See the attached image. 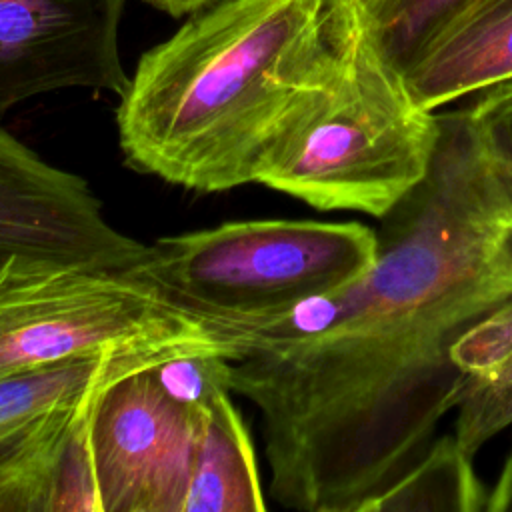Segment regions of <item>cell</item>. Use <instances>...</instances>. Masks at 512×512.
Returning <instances> with one entry per match:
<instances>
[{
  "instance_id": "obj_1",
  "label": "cell",
  "mask_w": 512,
  "mask_h": 512,
  "mask_svg": "<svg viewBox=\"0 0 512 512\" xmlns=\"http://www.w3.org/2000/svg\"><path fill=\"white\" fill-rule=\"evenodd\" d=\"M438 118L426 178L378 218L374 262L232 340L230 388L262 416L284 508L366 512L456 408L452 346L512 300V164L466 108Z\"/></svg>"
},
{
  "instance_id": "obj_2",
  "label": "cell",
  "mask_w": 512,
  "mask_h": 512,
  "mask_svg": "<svg viewBox=\"0 0 512 512\" xmlns=\"http://www.w3.org/2000/svg\"><path fill=\"white\" fill-rule=\"evenodd\" d=\"M338 64L330 0H212L138 60L116 108L124 162L194 192L252 184Z\"/></svg>"
},
{
  "instance_id": "obj_3",
  "label": "cell",
  "mask_w": 512,
  "mask_h": 512,
  "mask_svg": "<svg viewBox=\"0 0 512 512\" xmlns=\"http://www.w3.org/2000/svg\"><path fill=\"white\" fill-rule=\"evenodd\" d=\"M340 64L296 114L258 184L316 210L388 214L428 174L438 112L422 108L352 0H330Z\"/></svg>"
},
{
  "instance_id": "obj_4",
  "label": "cell",
  "mask_w": 512,
  "mask_h": 512,
  "mask_svg": "<svg viewBox=\"0 0 512 512\" xmlns=\"http://www.w3.org/2000/svg\"><path fill=\"white\" fill-rule=\"evenodd\" d=\"M376 248V230L360 222L240 220L158 238L126 274L222 336L338 290Z\"/></svg>"
},
{
  "instance_id": "obj_5",
  "label": "cell",
  "mask_w": 512,
  "mask_h": 512,
  "mask_svg": "<svg viewBox=\"0 0 512 512\" xmlns=\"http://www.w3.org/2000/svg\"><path fill=\"white\" fill-rule=\"evenodd\" d=\"M228 350L206 322L114 270H0V378L114 350Z\"/></svg>"
},
{
  "instance_id": "obj_6",
  "label": "cell",
  "mask_w": 512,
  "mask_h": 512,
  "mask_svg": "<svg viewBox=\"0 0 512 512\" xmlns=\"http://www.w3.org/2000/svg\"><path fill=\"white\" fill-rule=\"evenodd\" d=\"M198 430L200 406L168 394L152 368L104 386L82 432L96 512H184Z\"/></svg>"
},
{
  "instance_id": "obj_7",
  "label": "cell",
  "mask_w": 512,
  "mask_h": 512,
  "mask_svg": "<svg viewBox=\"0 0 512 512\" xmlns=\"http://www.w3.org/2000/svg\"><path fill=\"white\" fill-rule=\"evenodd\" d=\"M146 244L116 230L80 176L56 168L0 128V270L128 272Z\"/></svg>"
},
{
  "instance_id": "obj_8",
  "label": "cell",
  "mask_w": 512,
  "mask_h": 512,
  "mask_svg": "<svg viewBox=\"0 0 512 512\" xmlns=\"http://www.w3.org/2000/svg\"><path fill=\"white\" fill-rule=\"evenodd\" d=\"M126 0H0V120L20 102L66 88L122 96Z\"/></svg>"
},
{
  "instance_id": "obj_9",
  "label": "cell",
  "mask_w": 512,
  "mask_h": 512,
  "mask_svg": "<svg viewBox=\"0 0 512 512\" xmlns=\"http://www.w3.org/2000/svg\"><path fill=\"white\" fill-rule=\"evenodd\" d=\"M402 76L430 112L512 80V0H486L456 18L418 50Z\"/></svg>"
},
{
  "instance_id": "obj_10",
  "label": "cell",
  "mask_w": 512,
  "mask_h": 512,
  "mask_svg": "<svg viewBox=\"0 0 512 512\" xmlns=\"http://www.w3.org/2000/svg\"><path fill=\"white\" fill-rule=\"evenodd\" d=\"M184 354L192 352L158 348L82 354L0 378V438L52 412L90 402L104 386L128 372Z\"/></svg>"
},
{
  "instance_id": "obj_11",
  "label": "cell",
  "mask_w": 512,
  "mask_h": 512,
  "mask_svg": "<svg viewBox=\"0 0 512 512\" xmlns=\"http://www.w3.org/2000/svg\"><path fill=\"white\" fill-rule=\"evenodd\" d=\"M266 508L246 424L230 392H218L200 406L184 512H262Z\"/></svg>"
},
{
  "instance_id": "obj_12",
  "label": "cell",
  "mask_w": 512,
  "mask_h": 512,
  "mask_svg": "<svg viewBox=\"0 0 512 512\" xmlns=\"http://www.w3.org/2000/svg\"><path fill=\"white\" fill-rule=\"evenodd\" d=\"M452 362L466 376L454 408V434L476 456L512 424V300L458 338Z\"/></svg>"
},
{
  "instance_id": "obj_13",
  "label": "cell",
  "mask_w": 512,
  "mask_h": 512,
  "mask_svg": "<svg viewBox=\"0 0 512 512\" xmlns=\"http://www.w3.org/2000/svg\"><path fill=\"white\" fill-rule=\"evenodd\" d=\"M92 400L0 438V512H56L64 464Z\"/></svg>"
},
{
  "instance_id": "obj_14",
  "label": "cell",
  "mask_w": 512,
  "mask_h": 512,
  "mask_svg": "<svg viewBox=\"0 0 512 512\" xmlns=\"http://www.w3.org/2000/svg\"><path fill=\"white\" fill-rule=\"evenodd\" d=\"M488 492L474 470V456L450 432L436 436L366 512H486Z\"/></svg>"
},
{
  "instance_id": "obj_15",
  "label": "cell",
  "mask_w": 512,
  "mask_h": 512,
  "mask_svg": "<svg viewBox=\"0 0 512 512\" xmlns=\"http://www.w3.org/2000/svg\"><path fill=\"white\" fill-rule=\"evenodd\" d=\"M388 60L404 66L438 32L486 0H352Z\"/></svg>"
},
{
  "instance_id": "obj_16",
  "label": "cell",
  "mask_w": 512,
  "mask_h": 512,
  "mask_svg": "<svg viewBox=\"0 0 512 512\" xmlns=\"http://www.w3.org/2000/svg\"><path fill=\"white\" fill-rule=\"evenodd\" d=\"M230 358L226 350H204L176 356L152 366L160 386L190 406H202L218 392L230 388Z\"/></svg>"
},
{
  "instance_id": "obj_17",
  "label": "cell",
  "mask_w": 512,
  "mask_h": 512,
  "mask_svg": "<svg viewBox=\"0 0 512 512\" xmlns=\"http://www.w3.org/2000/svg\"><path fill=\"white\" fill-rule=\"evenodd\" d=\"M466 112L488 146L512 164V80L478 92Z\"/></svg>"
},
{
  "instance_id": "obj_18",
  "label": "cell",
  "mask_w": 512,
  "mask_h": 512,
  "mask_svg": "<svg viewBox=\"0 0 512 512\" xmlns=\"http://www.w3.org/2000/svg\"><path fill=\"white\" fill-rule=\"evenodd\" d=\"M486 512H512V448L504 460L496 484L488 492Z\"/></svg>"
},
{
  "instance_id": "obj_19",
  "label": "cell",
  "mask_w": 512,
  "mask_h": 512,
  "mask_svg": "<svg viewBox=\"0 0 512 512\" xmlns=\"http://www.w3.org/2000/svg\"><path fill=\"white\" fill-rule=\"evenodd\" d=\"M148 4H152L154 8L174 16V18H180L184 14H192L200 8H204L206 4H210L212 0H144Z\"/></svg>"
}]
</instances>
